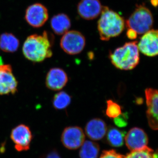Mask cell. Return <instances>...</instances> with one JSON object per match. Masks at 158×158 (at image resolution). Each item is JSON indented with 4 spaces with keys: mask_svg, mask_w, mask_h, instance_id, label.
<instances>
[{
    "mask_svg": "<svg viewBox=\"0 0 158 158\" xmlns=\"http://www.w3.org/2000/svg\"><path fill=\"white\" fill-rule=\"evenodd\" d=\"M100 158H125L124 156L121 155L113 150L104 151Z\"/></svg>",
    "mask_w": 158,
    "mask_h": 158,
    "instance_id": "24",
    "label": "cell"
},
{
    "mask_svg": "<svg viewBox=\"0 0 158 158\" xmlns=\"http://www.w3.org/2000/svg\"><path fill=\"white\" fill-rule=\"evenodd\" d=\"M51 27L55 34L63 35L71 27V21L66 15L61 13L54 15L51 20Z\"/></svg>",
    "mask_w": 158,
    "mask_h": 158,
    "instance_id": "16",
    "label": "cell"
},
{
    "mask_svg": "<svg viewBox=\"0 0 158 158\" xmlns=\"http://www.w3.org/2000/svg\"><path fill=\"white\" fill-rule=\"evenodd\" d=\"M125 133L116 128H111L108 131L107 138L109 143L114 147H120L123 144Z\"/></svg>",
    "mask_w": 158,
    "mask_h": 158,
    "instance_id": "20",
    "label": "cell"
},
{
    "mask_svg": "<svg viewBox=\"0 0 158 158\" xmlns=\"http://www.w3.org/2000/svg\"><path fill=\"white\" fill-rule=\"evenodd\" d=\"M137 41L126 43L110 52L109 58L113 65L120 70H130L137 66L140 61Z\"/></svg>",
    "mask_w": 158,
    "mask_h": 158,
    "instance_id": "3",
    "label": "cell"
},
{
    "mask_svg": "<svg viewBox=\"0 0 158 158\" xmlns=\"http://www.w3.org/2000/svg\"><path fill=\"white\" fill-rule=\"evenodd\" d=\"M102 7L99 0H81L78 4V13L84 19H93L101 14Z\"/></svg>",
    "mask_w": 158,
    "mask_h": 158,
    "instance_id": "13",
    "label": "cell"
},
{
    "mask_svg": "<svg viewBox=\"0 0 158 158\" xmlns=\"http://www.w3.org/2000/svg\"><path fill=\"white\" fill-rule=\"evenodd\" d=\"M128 148L132 152L140 150L147 147L148 138L145 132L138 127L130 130L125 138Z\"/></svg>",
    "mask_w": 158,
    "mask_h": 158,
    "instance_id": "12",
    "label": "cell"
},
{
    "mask_svg": "<svg viewBox=\"0 0 158 158\" xmlns=\"http://www.w3.org/2000/svg\"><path fill=\"white\" fill-rule=\"evenodd\" d=\"M107 131V126L103 120L95 118L88 122L85 127L87 136L92 140L97 141L102 139Z\"/></svg>",
    "mask_w": 158,
    "mask_h": 158,
    "instance_id": "15",
    "label": "cell"
},
{
    "mask_svg": "<svg viewBox=\"0 0 158 158\" xmlns=\"http://www.w3.org/2000/svg\"><path fill=\"white\" fill-rule=\"evenodd\" d=\"M86 44L85 37L79 31H67L63 35L60 40V46L66 53L71 55L81 53Z\"/></svg>",
    "mask_w": 158,
    "mask_h": 158,
    "instance_id": "5",
    "label": "cell"
},
{
    "mask_svg": "<svg viewBox=\"0 0 158 158\" xmlns=\"http://www.w3.org/2000/svg\"><path fill=\"white\" fill-rule=\"evenodd\" d=\"M48 10L40 3H34L26 9L25 19L29 25L34 28L42 27L48 19Z\"/></svg>",
    "mask_w": 158,
    "mask_h": 158,
    "instance_id": "7",
    "label": "cell"
},
{
    "mask_svg": "<svg viewBox=\"0 0 158 158\" xmlns=\"http://www.w3.org/2000/svg\"><path fill=\"white\" fill-rule=\"evenodd\" d=\"M147 110L146 114L149 126L152 129L158 130V90L148 88L145 90Z\"/></svg>",
    "mask_w": 158,
    "mask_h": 158,
    "instance_id": "9",
    "label": "cell"
},
{
    "mask_svg": "<svg viewBox=\"0 0 158 158\" xmlns=\"http://www.w3.org/2000/svg\"><path fill=\"white\" fill-rule=\"evenodd\" d=\"M18 82L12 67L8 64L0 65V95L14 94L17 91Z\"/></svg>",
    "mask_w": 158,
    "mask_h": 158,
    "instance_id": "8",
    "label": "cell"
},
{
    "mask_svg": "<svg viewBox=\"0 0 158 158\" xmlns=\"http://www.w3.org/2000/svg\"><path fill=\"white\" fill-rule=\"evenodd\" d=\"M122 113L121 106L111 100L107 101L106 114L110 118H115Z\"/></svg>",
    "mask_w": 158,
    "mask_h": 158,
    "instance_id": "22",
    "label": "cell"
},
{
    "mask_svg": "<svg viewBox=\"0 0 158 158\" xmlns=\"http://www.w3.org/2000/svg\"><path fill=\"white\" fill-rule=\"evenodd\" d=\"M152 5L154 7H156L158 5V0H150Z\"/></svg>",
    "mask_w": 158,
    "mask_h": 158,
    "instance_id": "27",
    "label": "cell"
},
{
    "mask_svg": "<svg viewBox=\"0 0 158 158\" xmlns=\"http://www.w3.org/2000/svg\"><path fill=\"white\" fill-rule=\"evenodd\" d=\"M19 46V41L17 37L11 33H5L0 36V48L3 52L13 53Z\"/></svg>",
    "mask_w": 158,
    "mask_h": 158,
    "instance_id": "17",
    "label": "cell"
},
{
    "mask_svg": "<svg viewBox=\"0 0 158 158\" xmlns=\"http://www.w3.org/2000/svg\"><path fill=\"white\" fill-rule=\"evenodd\" d=\"M127 116L126 114L121 113L116 118H114L115 124L119 127H125L127 124Z\"/></svg>",
    "mask_w": 158,
    "mask_h": 158,
    "instance_id": "23",
    "label": "cell"
},
{
    "mask_svg": "<svg viewBox=\"0 0 158 158\" xmlns=\"http://www.w3.org/2000/svg\"><path fill=\"white\" fill-rule=\"evenodd\" d=\"M68 81V76L65 71L62 69L53 68L47 75L46 85L51 90H59L65 87Z\"/></svg>",
    "mask_w": 158,
    "mask_h": 158,
    "instance_id": "14",
    "label": "cell"
},
{
    "mask_svg": "<svg viewBox=\"0 0 158 158\" xmlns=\"http://www.w3.org/2000/svg\"><path fill=\"white\" fill-rule=\"evenodd\" d=\"M153 18L149 9L144 5L137 6L135 11L126 21L128 28L134 30L137 34H144L151 30Z\"/></svg>",
    "mask_w": 158,
    "mask_h": 158,
    "instance_id": "4",
    "label": "cell"
},
{
    "mask_svg": "<svg viewBox=\"0 0 158 158\" xmlns=\"http://www.w3.org/2000/svg\"><path fill=\"white\" fill-rule=\"evenodd\" d=\"M53 40L46 31L41 35H30L23 44V54L26 59L32 62H42L52 56V48Z\"/></svg>",
    "mask_w": 158,
    "mask_h": 158,
    "instance_id": "1",
    "label": "cell"
},
{
    "mask_svg": "<svg viewBox=\"0 0 158 158\" xmlns=\"http://www.w3.org/2000/svg\"><path fill=\"white\" fill-rule=\"evenodd\" d=\"M85 136L81 128L69 127L63 131L61 136L62 144L69 149H76L85 142Z\"/></svg>",
    "mask_w": 158,
    "mask_h": 158,
    "instance_id": "10",
    "label": "cell"
},
{
    "mask_svg": "<svg viewBox=\"0 0 158 158\" xmlns=\"http://www.w3.org/2000/svg\"><path fill=\"white\" fill-rule=\"evenodd\" d=\"M71 102V98L65 91H61L55 94L53 99V106L56 110H63L68 106Z\"/></svg>",
    "mask_w": 158,
    "mask_h": 158,
    "instance_id": "19",
    "label": "cell"
},
{
    "mask_svg": "<svg viewBox=\"0 0 158 158\" xmlns=\"http://www.w3.org/2000/svg\"><path fill=\"white\" fill-rule=\"evenodd\" d=\"M11 140L18 152L27 151L30 149L33 135L30 127L25 124H19L11 131Z\"/></svg>",
    "mask_w": 158,
    "mask_h": 158,
    "instance_id": "6",
    "label": "cell"
},
{
    "mask_svg": "<svg viewBox=\"0 0 158 158\" xmlns=\"http://www.w3.org/2000/svg\"><path fill=\"white\" fill-rule=\"evenodd\" d=\"M137 33H136L135 31L129 28L128 29L127 31V35L128 38H129L130 39L134 40L135 39L137 38Z\"/></svg>",
    "mask_w": 158,
    "mask_h": 158,
    "instance_id": "25",
    "label": "cell"
},
{
    "mask_svg": "<svg viewBox=\"0 0 158 158\" xmlns=\"http://www.w3.org/2000/svg\"><path fill=\"white\" fill-rule=\"evenodd\" d=\"M99 147L93 141H87L84 142L80 152L81 158H97Z\"/></svg>",
    "mask_w": 158,
    "mask_h": 158,
    "instance_id": "18",
    "label": "cell"
},
{
    "mask_svg": "<svg viewBox=\"0 0 158 158\" xmlns=\"http://www.w3.org/2000/svg\"><path fill=\"white\" fill-rule=\"evenodd\" d=\"M44 158H61L56 151H52L46 155Z\"/></svg>",
    "mask_w": 158,
    "mask_h": 158,
    "instance_id": "26",
    "label": "cell"
},
{
    "mask_svg": "<svg viewBox=\"0 0 158 158\" xmlns=\"http://www.w3.org/2000/svg\"><path fill=\"white\" fill-rule=\"evenodd\" d=\"M101 13L98 24L101 39L107 41L111 37H117L121 34L125 25L123 18L105 6H103Z\"/></svg>",
    "mask_w": 158,
    "mask_h": 158,
    "instance_id": "2",
    "label": "cell"
},
{
    "mask_svg": "<svg viewBox=\"0 0 158 158\" xmlns=\"http://www.w3.org/2000/svg\"><path fill=\"white\" fill-rule=\"evenodd\" d=\"M157 30H150L141 37L138 45V50L145 56L154 57L158 53Z\"/></svg>",
    "mask_w": 158,
    "mask_h": 158,
    "instance_id": "11",
    "label": "cell"
},
{
    "mask_svg": "<svg viewBox=\"0 0 158 158\" xmlns=\"http://www.w3.org/2000/svg\"><path fill=\"white\" fill-rule=\"evenodd\" d=\"M125 158H158V155L152 149L146 147L140 150L132 152Z\"/></svg>",
    "mask_w": 158,
    "mask_h": 158,
    "instance_id": "21",
    "label": "cell"
}]
</instances>
